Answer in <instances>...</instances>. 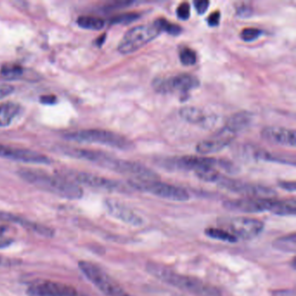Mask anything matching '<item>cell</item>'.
<instances>
[{
    "mask_svg": "<svg viewBox=\"0 0 296 296\" xmlns=\"http://www.w3.org/2000/svg\"><path fill=\"white\" fill-rule=\"evenodd\" d=\"M18 174L28 184L60 198L78 200L84 194L82 188L76 182L41 170L20 168Z\"/></svg>",
    "mask_w": 296,
    "mask_h": 296,
    "instance_id": "obj_1",
    "label": "cell"
},
{
    "mask_svg": "<svg viewBox=\"0 0 296 296\" xmlns=\"http://www.w3.org/2000/svg\"><path fill=\"white\" fill-rule=\"evenodd\" d=\"M146 270L153 276L156 277L159 280L176 286L179 290H184L198 296H218L216 290L208 286L207 284H204L202 280L194 277L176 273L170 268L161 264L148 262L146 266Z\"/></svg>",
    "mask_w": 296,
    "mask_h": 296,
    "instance_id": "obj_2",
    "label": "cell"
},
{
    "mask_svg": "<svg viewBox=\"0 0 296 296\" xmlns=\"http://www.w3.org/2000/svg\"><path fill=\"white\" fill-rule=\"evenodd\" d=\"M64 136L69 141L98 144L122 150H130L134 148V144L127 138L115 132L100 128H89L68 132Z\"/></svg>",
    "mask_w": 296,
    "mask_h": 296,
    "instance_id": "obj_3",
    "label": "cell"
},
{
    "mask_svg": "<svg viewBox=\"0 0 296 296\" xmlns=\"http://www.w3.org/2000/svg\"><path fill=\"white\" fill-rule=\"evenodd\" d=\"M162 162L165 168L178 170H193L194 173L205 168H222L230 173H234L236 170V167H234V165L230 162L196 156H184L166 158L162 160Z\"/></svg>",
    "mask_w": 296,
    "mask_h": 296,
    "instance_id": "obj_4",
    "label": "cell"
},
{
    "mask_svg": "<svg viewBox=\"0 0 296 296\" xmlns=\"http://www.w3.org/2000/svg\"><path fill=\"white\" fill-rule=\"evenodd\" d=\"M161 33L155 21L152 24H140L128 30L119 42V52L122 55L132 54L150 43Z\"/></svg>",
    "mask_w": 296,
    "mask_h": 296,
    "instance_id": "obj_5",
    "label": "cell"
},
{
    "mask_svg": "<svg viewBox=\"0 0 296 296\" xmlns=\"http://www.w3.org/2000/svg\"><path fill=\"white\" fill-rule=\"evenodd\" d=\"M130 185L138 190L147 192L170 201L186 202L190 200V194L184 188L156 180L132 179L130 181Z\"/></svg>",
    "mask_w": 296,
    "mask_h": 296,
    "instance_id": "obj_6",
    "label": "cell"
},
{
    "mask_svg": "<svg viewBox=\"0 0 296 296\" xmlns=\"http://www.w3.org/2000/svg\"><path fill=\"white\" fill-rule=\"evenodd\" d=\"M79 268L86 278L106 296H130L104 270L90 262H79Z\"/></svg>",
    "mask_w": 296,
    "mask_h": 296,
    "instance_id": "obj_7",
    "label": "cell"
},
{
    "mask_svg": "<svg viewBox=\"0 0 296 296\" xmlns=\"http://www.w3.org/2000/svg\"><path fill=\"white\" fill-rule=\"evenodd\" d=\"M152 86L156 92L161 94L178 92L185 94L190 90L198 88L200 86V82L196 76L187 73H182L176 76L156 78Z\"/></svg>",
    "mask_w": 296,
    "mask_h": 296,
    "instance_id": "obj_8",
    "label": "cell"
},
{
    "mask_svg": "<svg viewBox=\"0 0 296 296\" xmlns=\"http://www.w3.org/2000/svg\"><path fill=\"white\" fill-rule=\"evenodd\" d=\"M216 184L222 188L236 194H242L246 198H272L276 194L274 190L270 188L265 187L262 185L248 184L244 182L225 178L224 176H220Z\"/></svg>",
    "mask_w": 296,
    "mask_h": 296,
    "instance_id": "obj_9",
    "label": "cell"
},
{
    "mask_svg": "<svg viewBox=\"0 0 296 296\" xmlns=\"http://www.w3.org/2000/svg\"><path fill=\"white\" fill-rule=\"evenodd\" d=\"M224 227L228 228V232L237 239L250 240L262 233L264 224L260 220L248 218H228L224 222Z\"/></svg>",
    "mask_w": 296,
    "mask_h": 296,
    "instance_id": "obj_10",
    "label": "cell"
},
{
    "mask_svg": "<svg viewBox=\"0 0 296 296\" xmlns=\"http://www.w3.org/2000/svg\"><path fill=\"white\" fill-rule=\"evenodd\" d=\"M273 198H245L230 200L224 202V207L228 210L240 213H260L272 210Z\"/></svg>",
    "mask_w": 296,
    "mask_h": 296,
    "instance_id": "obj_11",
    "label": "cell"
},
{
    "mask_svg": "<svg viewBox=\"0 0 296 296\" xmlns=\"http://www.w3.org/2000/svg\"><path fill=\"white\" fill-rule=\"evenodd\" d=\"M29 296H80L72 286L56 282H40L27 288Z\"/></svg>",
    "mask_w": 296,
    "mask_h": 296,
    "instance_id": "obj_12",
    "label": "cell"
},
{
    "mask_svg": "<svg viewBox=\"0 0 296 296\" xmlns=\"http://www.w3.org/2000/svg\"><path fill=\"white\" fill-rule=\"evenodd\" d=\"M0 158L32 164H50L52 161L47 156L27 148H14L0 144Z\"/></svg>",
    "mask_w": 296,
    "mask_h": 296,
    "instance_id": "obj_13",
    "label": "cell"
},
{
    "mask_svg": "<svg viewBox=\"0 0 296 296\" xmlns=\"http://www.w3.org/2000/svg\"><path fill=\"white\" fill-rule=\"evenodd\" d=\"M73 180L74 182H78L79 184L86 185L102 190L124 192L126 190L124 185L119 182L86 172H78L73 174Z\"/></svg>",
    "mask_w": 296,
    "mask_h": 296,
    "instance_id": "obj_14",
    "label": "cell"
},
{
    "mask_svg": "<svg viewBox=\"0 0 296 296\" xmlns=\"http://www.w3.org/2000/svg\"><path fill=\"white\" fill-rule=\"evenodd\" d=\"M234 136H236L231 134L222 127L211 138L205 139L200 142L196 145V150L202 155L216 153L230 144L234 140Z\"/></svg>",
    "mask_w": 296,
    "mask_h": 296,
    "instance_id": "obj_15",
    "label": "cell"
},
{
    "mask_svg": "<svg viewBox=\"0 0 296 296\" xmlns=\"http://www.w3.org/2000/svg\"><path fill=\"white\" fill-rule=\"evenodd\" d=\"M260 136L265 141L273 144L288 146L292 148L296 147V134L294 130L276 126H268L262 130Z\"/></svg>",
    "mask_w": 296,
    "mask_h": 296,
    "instance_id": "obj_16",
    "label": "cell"
},
{
    "mask_svg": "<svg viewBox=\"0 0 296 296\" xmlns=\"http://www.w3.org/2000/svg\"><path fill=\"white\" fill-rule=\"evenodd\" d=\"M104 205L108 213L118 220H122L125 224H130L133 226H140L144 224V220L141 216L119 202L106 200Z\"/></svg>",
    "mask_w": 296,
    "mask_h": 296,
    "instance_id": "obj_17",
    "label": "cell"
},
{
    "mask_svg": "<svg viewBox=\"0 0 296 296\" xmlns=\"http://www.w3.org/2000/svg\"><path fill=\"white\" fill-rule=\"evenodd\" d=\"M0 220L18 224L21 227L24 228L28 230L33 231L42 236L52 237L55 234V232L52 228L46 227L42 224H36L32 220H26L24 218H20L18 216L12 214L9 212L0 210Z\"/></svg>",
    "mask_w": 296,
    "mask_h": 296,
    "instance_id": "obj_18",
    "label": "cell"
},
{
    "mask_svg": "<svg viewBox=\"0 0 296 296\" xmlns=\"http://www.w3.org/2000/svg\"><path fill=\"white\" fill-rule=\"evenodd\" d=\"M179 114L185 121L194 124L204 125L208 127V125L214 124V118L212 116L205 115L201 109L194 106H184L179 110Z\"/></svg>",
    "mask_w": 296,
    "mask_h": 296,
    "instance_id": "obj_19",
    "label": "cell"
},
{
    "mask_svg": "<svg viewBox=\"0 0 296 296\" xmlns=\"http://www.w3.org/2000/svg\"><path fill=\"white\" fill-rule=\"evenodd\" d=\"M251 122H252V115L250 112H240L231 116L230 118L228 119L224 128H226L228 132H230L231 134L236 136L237 133L247 128Z\"/></svg>",
    "mask_w": 296,
    "mask_h": 296,
    "instance_id": "obj_20",
    "label": "cell"
},
{
    "mask_svg": "<svg viewBox=\"0 0 296 296\" xmlns=\"http://www.w3.org/2000/svg\"><path fill=\"white\" fill-rule=\"evenodd\" d=\"M20 110V106L14 102H3L0 104V127H7L14 121Z\"/></svg>",
    "mask_w": 296,
    "mask_h": 296,
    "instance_id": "obj_21",
    "label": "cell"
},
{
    "mask_svg": "<svg viewBox=\"0 0 296 296\" xmlns=\"http://www.w3.org/2000/svg\"><path fill=\"white\" fill-rule=\"evenodd\" d=\"M273 214L277 216H296V200L294 198L286 199L282 201L274 200L273 207L271 210Z\"/></svg>",
    "mask_w": 296,
    "mask_h": 296,
    "instance_id": "obj_22",
    "label": "cell"
},
{
    "mask_svg": "<svg viewBox=\"0 0 296 296\" xmlns=\"http://www.w3.org/2000/svg\"><path fill=\"white\" fill-rule=\"evenodd\" d=\"M273 248L286 253H296V233L288 234L286 236L280 237L274 240Z\"/></svg>",
    "mask_w": 296,
    "mask_h": 296,
    "instance_id": "obj_23",
    "label": "cell"
},
{
    "mask_svg": "<svg viewBox=\"0 0 296 296\" xmlns=\"http://www.w3.org/2000/svg\"><path fill=\"white\" fill-rule=\"evenodd\" d=\"M76 23L84 29L94 30H101L106 24V22L102 18L94 16H80Z\"/></svg>",
    "mask_w": 296,
    "mask_h": 296,
    "instance_id": "obj_24",
    "label": "cell"
},
{
    "mask_svg": "<svg viewBox=\"0 0 296 296\" xmlns=\"http://www.w3.org/2000/svg\"><path fill=\"white\" fill-rule=\"evenodd\" d=\"M205 234L213 239H216V240H224V242H236V237L233 236V234L230 233L228 231L224 228H208L207 230H205Z\"/></svg>",
    "mask_w": 296,
    "mask_h": 296,
    "instance_id": "obj_25",
    "label": "cell"
},
{
    "mask_svg": "<svg viewBox=\"0 0 296 296\" xmlns=\"http://www.w3.org/2000/svg\"><path fill=\"white\" fill-rule=\"evenodd\" d=\"M24 73L22 66L16 64H4L0 68V74L7 79L20 78Z\"/></svg>",
    "mask_w": 296,
    "mask_h": 296,
    "instance_id": "obj_26",
    "label": "cell"
},
{
    "mask_svg": "<svg viewBox=\"0 0 296 296\" xmlns=\"http://www.w3.org/2000/svg\"><path fill=\"white\" fill-rule=\"evenodd\" d=\"M155 23L159 27L161 32H165L168 33L170 35H172V36H178L182 32V29L180 26L170 23L165 18H158V20H155Z\"/></svg>",
    "mask_w": 296,
    "mask_h": 296,
    "instance_id": "obj_27",
    "label": "cell"
},
{
    "mask_svg": "<svg viewBox=\"0 0 296 296\" xmlns=\"http://www.w3.org/2000/svg\"><path fill=\"white\" fill-rule=\"evenodd\" d=\"M141 14L138 12H130V14H124L113 16L112 20H110V23L112 24H128L133 23L136 20H139Z\"/></svg>",
    "mask_w": 296,
    "mask_h": 296,
    "instance_id": "obj_28",
    "label": "cell"
},
{
    "mask_svg": "<svg viewBox=\"0 0 296 296\" xmlns=\"http://www.w3.org/2000/svg\"><path fill=\"white\" fill-rule=\"evenodd\" d=\"M180 61L185 66H194L198 61V56L194 50L184 47L180 52Z\"/></svg>",
    "mask_w": 296,
    "mask_h": 296,
    "instance_id": "obj_29",
    "label": "cell"
},
{
    "mask_svg": "<svg viewBox=\"0 0 296 296\" xmlns=\"http://www.w3.org/2000/svg\"><path fill=\"white\" fill-rule=\"evenodd\" d=\"M262 34V32L260 29L248 27V28H245L240 32V38L245 42H252V41L256 40L258 38H260Z\"/></svg>",
    "mask_w": 296,
    "mask_h": 296,
    "instance_id": "obj_30",
    "label": "cell"
},
{
    "mask_svg": "<svg viewBox=\"0 0 296 296\" xmlns=\"http://www.w3.org/2000/svg\"><path fill=\"white\" fill-rule=\"evenodd\" d=\"M190 4L188 2H182L176 8V15L181 20H188L190 18Z\"/></svg>",
    "mask_w": 296,
    "mask_h": 296,
    "instance_id": "obj_31",
    "label": "cell"
},
{
    "mask_svg": "<svg viewBox=\"0 0 296 296\" xmlns=\"http://www.w3.org/2000/svg\"><path fill=\"white\" fill-rule=\"evenodd\" d=\"M6 231V228L0 227V248L8 247L14 242V240L12 238L4 236Z\"/></svg>",
    "mask_w": 296,
    "mask_h": 296,
    "instance_id": "obj_32",
    "label": "cell"
},
{
    "mask_svg": "<svg viewBox=\"0 0 296 296\" xmlns=\"http://www.w3.org/2000/svg\"><path fill=\"white\" fill-rule=\"evenodd\" d=\"M194 8L198 12V14L202 15L207 12L210 6V2L208 0H198V1H194Z\"/></svg>",
    "mask_w": 296,
    "mask_h": 296,
    "instance_id": "obj_33",
    "label": "cell"
},
{
    "mask_svg": "<svg viewBox=\"0 0 296 296\" xmlns=\"http://www.w3.org/2000/svg\"><path fill=\"white\" fill-rule=\"evenodd\" d=\"M14 92V86L6 82H0V99L4 98L7 96H10Z\"/></svg>",
    "mask_w": 296,
    "mask_h": 296,
    "instance_id": "obj_34",
    "label": "cell"
},
{
    "mask_svg": "<svg viewBox=\"0 0 296 296\" xmlns=\"http://www.w3.org/2000/svg\"><path fill=\"white\" fill-rule=\"evenodd\" d=\"M220 12L216 10V12H212V14H211L210 16H208V26L211 27L218 26H219V24H220Z\"/></svg>",
    "mask_w": 296,
    "mask_h": 296,
    "instance_id": "obj_35",
    "label": "cell"
},
{
    "mask_svg": "<svg viewBox=\"0 0 296 296\" xmlns=\"http://www.w3.org/2000/svg\"><path fill=\"white\" fill-rule=\"evenodd\" d=\"M20 264H21L20 260L0 256V266H16V265H20Z\"/></svg>",
    "mask_w": 296,
    "mask_h": 296,
    "instance_id": "obj_36",
    "label": "cell"
},
{
    "mask_svg": "<svg viewBox=\"0 0 296 296\" xmlns=\"http://www.w3.org/2000/svg\"><path fill=\"white\" fill-rule=\"evenodd\" d=\"M279 186L283 190L290 192H294L296 190V182L280 181Z\"/></svg>",
    "mask_w": 296,
    "mask_h": 296,
    "instance_id": "obj_37",
    "label": "cell"
},
{
    "mask_svg": "<svg viewBox=\"0 0 296 296\" xmlns=\"http://www.w3.org/2000/svg\"><path fill=\"white\" fill-rule=\"evenodd\" d=\"M273 296H296L294 290H277L273 293Z\"/></svg>",
    "mask_w": 296,
    "mask_h": 296,
    "instance_id": "obj_38",
    "label": "cell"
},
{
    "mask_svg": "<svg viewBox=\"0 0 296 296\" xmlns=\"http://www.w3.org/2000/svg\"><path fill=\"white\" fill-rule=\"evenodd\" d=\"M56 98L55 96H42L40 98V102L46 104H53L56 102Z\"/></svg>",
    "mask_w": 296,
    "mask_h": 296,
    "instance_id": "obj_39",
    "label": "cell"
},
{
    "mask_svg": "<svg viewBox=\"0 0 296 296\" xmlns=\"http://www.w3.org/2000/svg\"><path fill=\"white\" fill-rule=\"evenodd\" d=\"M237 14H239L240 16H250L251 14V10L248 6H240L237 12Z\"/></svg>",
    "mask_w": 296,
    "mask_h": 296,
    "instance_id": "obj_40",
    "label": "cell"
}]
</instances>
